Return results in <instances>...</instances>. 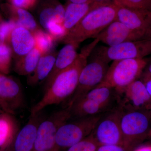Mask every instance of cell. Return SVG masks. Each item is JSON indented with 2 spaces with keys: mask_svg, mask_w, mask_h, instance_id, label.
<instances>
[{
  "mask_svg": "<svg viewBox=\"0 0 151 151\" xmlns=\"http://www.w3.org/2000/svg\"><path fill=\"white\" fill-rule=\"evenodd\" d=\"M121 113L122 109L118 105L100 117L91 134L98 146H124L120 126Z\"/></svg>",
  "mask_w": 151,
  "mask_h": 151,
  "instance_id": "52a82bcc",
  "label": "cell"
},
{
  "mask_svg": "<svg viewBox=\"0 0 151 151\" xmlns=\"http://www.w3.org/2000/svg\"><path fill=\"white\" fill-rule=\"evenodd\" d=\"M98 146L91 134L84 139L64 151H96Z\"/></svg>",
  "mask_w": 151,
  "mask_h": 151,
  "instance_id": "484cf974",
  "label": "cell"
},
{
  "mask_svg": "<svg viewBox=\"0 0 151 151\" xmlns=\"http://www.w3.org/2000/svg\"><path fill=\"white\" fill-rule=\"evenodd\" d=\"M1 17L0 16V22H1Z\"/></svg>",
  "mask_w": 151,
  "mask_h": 151,
  "instance_id": "7bdbcfd3",
  "label": "cell"
},
{
  "mask_svg": "<svg viewBox=\"0 0 151 151\" xmlns=\"http://www.w3.org/2000/svg\"><path fill=\"white\" fill-rule=\"evenodd\" d=\"M96 151H130L122 145H99Z\"/></svg>",
  "mask_w": 151,
  "mask_h": 151,
  "instance_id": "4dcf8cb0",
  "label": "cell"
},
{
  "mask_svg": "<svg viewBox=\"0 0 151 151\" xmlns=\"http://www.w3.org/2000/svg\"><path fill=\"white\" fill-rule=\"evenodd\" d=\"M56 56L55 53L51 52L42 55L35 69L28 76V84L34 86L46 80L53 68Z\"/></svg>",
  "mask_w": 151,
  "mask_h": 151,
  "instance_id": "44dd1931",
  "label": "cell"
},
{
  "mask_svg": "<svg viewBox=\"0 0 151 151\" xmlns=\"http://www.w3.org/2000/svg\"><path fill=\"white\" fill-rule=\"evenodd\" d=\"M118 6L113 3L104 4L91 10L70 30L62 41L79 45L86 39L93 38L112 22L116 20Z\"/></svg>",
  "mask_w": 151,
  "mask_h": 151,
  "instance_id": "7a4b0ae2",
  "label": "cell"
},
{
  "mask_svg": "<svg viewBox=\"0 0 151 151\" xmlns=\"http://www.w3.org/2000/svg\"><path fill=\"white\" fill-rule=\"evenodd\" d=\"M145 70V72L151 75V62L150 63H148Z\"/></svg>",
  "mask_w": 151,
  "mask_h": 151,
  "instance_id": "e575fe53",
  "label": "cell"
},
{
  "mask_svg": "<svg viewBox=\"0 0 151 151\" xmlns=\"http://www.w3.org/2000/svg\"><path fill=\"white\" fill-rule=\"evenodd\" d=\"M145 39L151 40V29L147 32Z\"/></svg>",
  "mask_w": 151,
  "mask_h": 151,
  "instance_id": "8d00e7d4",
  "label": "cell"
},
{
  "mask_svg": "<svg viewBox=\"0 0 151 151\" xmlns=\"http://www.w3.org/2000/svg\"><path fill=\"white\" fill-rule=\"evenodd\" d=\"M145 86L146 89L151 97V75L147 72H143L140 77Z\"/></svg>",
  "mask_w": 151,
  "mask_h": 151,
  "instance_id": "1f68e13d",
  "label": "cell"
},
{
  "mask_svg": "<svg viewBox=\"0 0 151 151\" xmlns=\"http://www.w3.org/2000/svg\"><path fill=\"white\" fill-rule=\"evenodd\" d=\"M146 34L144 32L131 29L116 20L93 38L98 39L108 46H113L127 42L145 39Z\"/></svg>",
  "mask_w": 151,
  "mask_h": 151,
  "instance_id": "8fae6325",
  "label": "cell"
},
{
  "mask_svg": "<svg viewBox=\"0 0 151 151\" xmlns=\"http://www.w3.org/2000/svg\"><path fill=\"white\" fill-rule=\"evenodd\" d=\"M45 29L55 41H62L67 34L63 24L54 20L52 21L48 24Z\"/></svg>",
  "mask_w": 151,
  "mask_h": 151,
  "instance_id": "4316f807",
  "label": "cell"
},
{
  "mask_svg": "<svg viewBox=\"0 0 151 151\" xmlns=\"http://www.w3.org/2000/svg\"><path fill=\"white\" fill-rule=\"evenodd\" d=\"M4 112H4V111H3V109H2V108H1V106H0V113H4Z\"/></svg>",
  "mask_w": 151,
  "mask_h": 151,
  "instance_id": "74e56055",
  "label": "cell"
},
{
  "mask_svg": "<svg viewBox=\"0 0 151 151\" xmlns=\"http://www.w3.org/2000/svg\"><path fill=\"white\" fill-rule=\"evenodd\" d=\"M53 151H58V150H54Z\"/></svg>",
  "mask_w": 151,
  "mask_h": 151,
  "instance_id": "ee69618b",
  "label": "cell"
},
{
  "mask_svg": "<svg viewBox=\"0 0 151 151\" xmlns=\"http://www.w3.org/2000/svg\"><path fill=\"white\" fill-rule=\"evenodd\" d=\"M9 4L17 7L29 9L35 5L37 0H8Z\"/></svg>",
  "mask_w": 151,
  "mask_h": 151,
  "instance_id": "f546056e",
  "label": "cell"
},
{
  "mask_svg": "<svg viewBox=\"0 0 151 151\" xmlns=\"http://www.w3.org/2000/svg\"><path fill=\"white\" fill-rule=\"evenodd\" d=\"M19 130L18 125L12 114L0 113V150H6L11 145Z\"/></svg>",
  "mask_w": 151,
  "mask_h": 151,
  "instance_id": "d6986e66",
  "label": "cell"
},
{
  "mask_svg": "<svg viewBox=\"0 0 151 151\" xmlns=\"http://www.w3.org/2000/svg\"><path fill=\"white\" fill-rule=\"evenodd\" d=\"M39 20L41 25L45 29L48 24L52 21L54 20L59 22L55 6L47 7L43 9L40 14Z\"/></svg>",
  "mask_w": 151,
  "mask_h": 151,
  "instance_id": "83f0119b",
  "label": "cell"
},
{
  "mask_svg": "<svg viewBox=\"0 0 151 151\" xmlns=\"http://www.w3.org/2000/svg\"><path fill=\"white\" fill-rule=\"evenodd\" d=\"M151 54V40L142 39L113 46H96L89 55L109 63L119 60L144 58Z\"/></svg>",
  "mask_w": 151,
  "mask_h": 151,
  "instance_id": "5b68a950",
  "label": "cell"
},
{
  "mask_svg": "<svg viewBox=\"0 0 151 151\" xmlns=\"http://www.w3.org/2000/svg\"><path fill=\"white\" fill-rule=\"evenodd\" d=\"M42 53L37 47L23 56L16 58L14 70L20 75H29L35 69Z\"/></svg>",
  "mask_w": 151,
  "mask_h": 151,
  "instance_id": "7402d4cb",
  "label": "cell"
},
{
  "mask_svg": "<svg viewBox=\"0 0 151 151\" xmlns=\"http://www.w3.org/2000/svg\"><path fill=\"white\" fill-rule=\"evenodd\" d=\"M94 1V0H68V3L78 4H87Z\"/></svg>",
  "mask_w": 151,
  "mask_h": 151,
  "instance_id": "836d02e7",
  "label": "cell"
},
{
  "mask_svg": "<svg viewBox=\"0 0 151 151\" xmlns=\"http://www.w3.org/2000/svg\"><path fill=\"white\" fill-rule=\"evenodd\" d=\"M32 33L35 39V47L39 50L42 55L50 52L55 41L52 37L40 28Z\"/></svg>",
  "mask_w": 151,
  "mask_h": 151,
  "instance_id": "603a6c76",
  "label": "cell"
},
{
  "mask_svg": "<svg viewBox=\"0 0 151 151\" xmlns=\"http://www.w3.org/2000/svg\"><path fill=\"white\" fill-rule=\"evenodd\" d=\"M149 138H151V134L150 135V136H149ZM150 145L151 146V143H150Z\"/></svg>",
  "mask_w": 151,
  "mask_h": 151,
  "instance_id": "b9f144b4",
  "label": "cell"
},
{
  "mask_svg": "<svg viewBox=\"0 0 151 151\" xmlns=\"http://www.w3.org/2000/svg\"><path fill=\"white\" fill-rule=\"evenodd\" d=\"M148 63L145 58L114 60L99 85L113 88L117 93L121 92L140 78Z\"/></svg>",
  "mask_w": 151,
  "mask_h": 151,
  "instance_id": "277c9868",
  "label": "cell"
},
{
  "mask_svg": "<svg viewBox=\"0 0 151 151\" xmlns=\"http://www.w3.org/2000/svg\"><path fill=\"white\" fill-rule=\"evenodd\" d=\"M42 112L30 115L27 124L17 133L10 151H34L38 128L44 119Z\"/></svg>",
  "mask_w": 151,
  "mask_h": 151,
  "instance_id": "4fadbf2b",
  "label": "cell"
},
{
  "mask_svg": "<svg viewBox=\"0 0 151 151\" xmlns=\"http://www.w3.org/2000/svg\"><path fill=\"white\" fill-rule=\"evenodd\" d=\"M118 105L123 110H149L151 97L140 79L130 84L121 92H118Z\"/></svg>",
  "mask_w": 151,
  "mask_h": 151,
  "instance_id": "30bf717a",
  "label": "cell"
},
{
  "mask_svg": "<svg viewBox=\"0 0 151 151\" xmlns=\"http://www.w3.org/2000/svg\"><path fill=\"white\" fill-rule=\"evenodd\" d=\"M149 111H150V113L151 115V103L150 105V107H149Z\"/></svg>",
  "mask_w": 151,
  "mask_h": 151,
  "instance_id": "f35d334b",
  "label": "cell"
},
{
  "mask_svg": "<svg viewBox=\"0 0 151 151\" xmlns=\"http://www.w3.org/2000/svg\"><path fill=\"white\" fill-rule=\"evenodd\" d=\"M120 126L124 146L130 151H132L148 137L151 130L150 113L146 109H122Z\"/></svg>",
  "mask_w": 151,
  "mask_h": 151,
  "instance_id": "3957f363",
  "label": "cell"
},
{
  "mask_svg": "<svg viewBox=\"0 0 151 151\" xmlns=\"http://www.w3.org/2000/svg\"><path fill=\"white\" fill-rule=\"evenodd\" d=\"M0 101L6 113L13 115L23 108L24 98L20 84L13 78L0 73Z\"/></svg>",
  "mask_w": 151,
  "mask_h": 151,
  "instance_id": "7c38bea8",
  "label": "cell"
},
{
  "mask_svg": "<svg viewBox=\"0 0 151 151\" xmlns=\"http://www.w3.org/2000/svg\"><path fill=\"white\" fill-rule=\"evenodd\" d=\"M68 108L70 109V119L102 115L111 110L85 97Z\"/></svg>",
  "mask_w": 151,
  "mask_h": 151,
  "instance_id": "ac0fdd59",
  "label": "cell"
},
{
  "mask_svg": "<svg viewBox=\"0 0 151 151\" xmlns=\"http://www.w3.org/2000/svg\"><path fill=\"white\" fill-rule=\"evenodd\" d=\"M13 52L10 45L5 42L0 45V73L8 74L10 72Z\"/></svg>",
  "mask_w": 151,
  "mask_h": 151,
  "instance_id": "cb8c5ba5",
  "label": "cell"
},
{
  "mask_svg": "<svg viewBox=\"0 0 151 151\" xmlns=\"http://www.w3.org/2000/svg\"><path fill=\"white\" fill-rule=\"evenodd\" d=\"M71 119L68 107L61 109L44 119L38 128L34 151H53L56 150L55 140L60 127Z\"/></svg>",
  "mask_w": 151,
  "mask_h": 151,
  "instance_id": "9c48e42d",
  "label": "cell"
},
{
  "mask_svg": "<svg viewBox=\"0 0 151 151\" xmlns=\"http://www.w3.org/2000/svg\"><path fill=\"white\" fill-rule=\"evenodd\" d=\"M102 115L72 119L63 124L57 134L56 150L65 151L89 136Z\"/></svg>",
  "mask_w": 151,
  "mask_h": 151,
  "instance_id": "8992f818",
  "label": "cell"
},
{
  "mask_svg": "<svg viewBox=\"0 0 151 151\" xmlns=\"http://www.w3.org/2000/svg\"><path fill=\"white\" fill-rule=\"evenodd\" d=\"M18 26L14 21H2L0 22V32L4 36L6 43L9 42L11 34L15 28Z\"/></svg>",
  "mask_w": 151,
  "mask_h": 151,
  "instance_id": "f1b7e54d",
  "label": "cell"
},
{
  "mask_svg": "<svg viewBox=\"0 0 151 151\" xmlns=\"http://www.w3.org/2000/svg\"><path fill=\"white\" fill-rule=\"evenodd\" d=\"M9 45L17 58L27 54L34 48L35 39L32 32L29 30L17 26L12 32Z\"/></svg>",
  "mask_w": 151,
  "mask_h": 151,
  "instance_id": "9a60e30c",
  "label": "cell"
},
{
  "mask_svg": "<svg viewBox=\"0 0 151 151\" xmlns=\"http://www.w3.org/2000/svg\"><path fill=\"white\" fill-rule=\"evenodd\" d=\"M151 134V131H150V133H149L148 137H149V136H150V135Z\"/></svg>",
  "mask_w": 151,
  "mask_h": 151,
  "instance_id": "60d3db41",
  "label": "cell"
},
{
  "mask_svg": "<svg viewBox=\"0 0 151 151\" xmlns=\"http://www.w3.org/2000/svg\"><path fill=\"white\" fill-rule=\"evenodd\" d=\"M2 8L9 19L14 21L18 26L25 28L32 32L39 29L34 17L27 10L14 6L9 4L3 5Z\"/></svg>",
  "mask_w": 151,
  "mask_h": 151,
  "instance_id": "ffe728a7",
  "label": "cell"
},
{
  "mask_svg": "<svg viewBox=\"0 0 151 151\" xmlns=\"http://www.w3.org/2000/svg\"><path fill=\"white\" fill-rule=\"evenodd\" d=\"M6 42V39L4 36L0 32V45Z\"/></svg>",
  "mask_w": 151,
  "mask_h": 151,
  "instance_id": "d590c367",
  "label": "cell"
},
{
  "mask_svg": "<svg viewBox=\"0 0 151 151\" xmlns=\"http://www.w3.org/2000/svg\"><path fill=\"white\" fill-rule=\"evenodd\" d=\"M78 47V45L74 44H66V45L60 50L57 55L53 68L45 80V89L48 87L58 73L75 61L78 54L76 51Z\"/></svg>",
  "mask_w": 151,
  "mask_h": 151,
  "instance_id": "2e32d148",
  "label": "cell"
},
{
  "mask_svg": "<svg viewBox=\"0 0 151 151\" xmlns=\"http://www.w3.org/2000/svg\"><path fill=\"white\" fill-rule=\"evenodd\" d=\"M103 4H104L94 1L83 4L68 3L65 7V15L63 22L67 34L78 24L91 10Z\"/></svg>",
  "mask_w": 151,
  "mask_h": 151,
  "instance_id": "e0dca14e",
  "label": "cell"
},
{
  "mask_svg": "<svg viewBox=\"0 0 151 151\" xmlns=\"http://www.w3.org/2000/svg\"><path fill=\"white\" fill-rule=\"evenodd\" d=\"M118 7L116 20L135 30L147 33L151 29V11Z\"/></svg>",
  "mask_w": 151,
  "mask_h": 151,
  "instance_id": "5bb4252c",
  "label": "cell"
},
{
  "mask_svg": "<svg viewBox=\"0 0 151 151\" xmlns=\"http://www.w3.org/2000/svg\"><path fill=\"white\" fill-rule=\"evenodd\" d=\"M99 42L98 39H94L92 42L84 46L75 61L58 74L45 89L41 99L32 108L30 115L40 113L50 105H58L71 97L78 85L81 70L87 64L88 58Z\"/></svg>",
  "mask_w": 151,
  "mask_h": 151,
  "instance_id": "6da1fadb",
  "label": "cell"
},
{
  "mask_svg": "<svg viewBox=\"0 0 151 151\" xmlns=\"http://www.w3.org/2000/svg\"><path fill=\"white\" fill-rule=\"evenodd\" d=\"M118 6L151 11V0H113Z\"/></svg>",
  "mask_w": 151,
  "mask_h": 151,
  "instance_id": "d4e9b609",
  "label": "cell"
},
{
  "mask_svg": "<svg viewBox=\"0 0 151 151\" xmlns=\"http://www.w3.org/2000/svg\"><path fill=\"white\" fill-rule=\"evenodd\" d=\"M132 151H151V146L150 144L140 145Z\"/></svg>",
  "mask_w": 151,
  "mask_h": 151,
  "instance_id": "d6a6232c",
  "label": "cell"
},
{
  "mask_svg": "<svg viewBox=\"0 0 151 151\" xmlns=\"http://www.w3.org/2000/svg\"><path fill=\"white\" fill-rule=\"evenodd\" d=\"M7 149H6V150H0V151H7Z\"/></svg>",
  "mask_w": 151,
  "mask_h": 151,
  "instance_id": "ab89813d",
  "label": "cell"
},
{
  "mask_svg": "<svg viewBox=\"0 0 151 151\" xmlns=\"http://www.w3.org/2000/svg\"><path fill=\"white\" fill-rule=\"evenodd\" d=\"M89 63L81 70L75 92L69 98L67 107H70L76 101L103 81L109 65L108 63L97 58L91 57Z\"/></svg>",
  "mask_w": 151,
  "mask_h": 151,
  "instance_id": "ba28073f",
  "label": "cell"
}]
</instances>
